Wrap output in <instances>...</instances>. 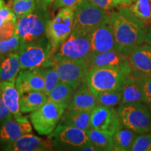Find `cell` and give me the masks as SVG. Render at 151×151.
<instances>
[{
    "label": "cell",
    "instance_id": "31",
    "mask_svg": "<svg viewBox=\"0 0 151 151\" xmlns=\"http://www.w3.org/2000/svg\"><path fill=\"white\" fill-rule=\"evenodd\" d=\"M36 6L35 0H14L12 11L17 18H20L32 13Z\"/></svg>",
    "mask_w": 151,
    "mask_h": 151
},
{
    "label": "cell",
    "instance_id": "36",
    "mask_svg": "<svg viewBox=\"0 0 151 151\" xmlns=\"http://www.w3.org/2000/svg\"><path fill=\"white\" fill-rule=\"evenodd\" d=\"M90 1L106 11L118 6L115 0H90Z\"/></svg>",
    "mask_w": 151,
    "mask_h": 151
},
{
    "label": "cell",
    "instance_id": "35",
    "mask_svg": "<svg viewBox=\"0 0 151 151\" xmlns=\"http://www.w3.org/2000/svg\"><path fill=\"white\" fill-rule=\"evenodd\" d=\"M13 115L9 111L6 106L4 102L2 97H1V93H0V120L4 122L7 119L11 118Z\"/></svg>",
    "mask_w": 151,
    "mask_h": 151
},
{
    "label": "cell",
    "instance_id": "20",
    "mask_svg": "<svg viewBox=\"0 0 151 151\" xmlns=\"http://www.w3.org/2000/svg\"><path fill=\"white\" fill-rule=\"evenodd\" d=\"M91 111L68 110L62 115L59 123L87 131L91 128Z\"/></svg>",
    "mask_w": 151,
    "mask_h": 151
},
{
    "label": "cell",
    "instance_id": "21",
    "mask_svg": "<svg viewBox=\"0 0 151 151\" xmlns=\"http://www.w3.org/2000/svg\"><path fill=\"white\" fill-rule=\"evenodd\" d=\"M0 93L4 102L13 116L22 114L20 110V94L15 83H0Z\"/></svg>",
    "mask_w": 151,
    "mask_h": 151
},
{
    "label": "cell",
    "instance_id": "11",
    "mask_svg": "<svg viewBox=\"0 0 151 151\" xmlns=\"http://www.w3.org/2000/svg\"><path fill=\"white\" fill-rule=\"evenodd\" d=\"M52 67L58 71L60 81L70 85L75 89L84 82L90 70L86 60H53Z\"/></svg>",
    "mask_w": 151,
    "mask_h": 151
},
{
    "label": "cell",
    "instance_id": "23",
    "mask_svg": "<svg viewBox=\"0 0 151 151\" xmlns=\"http://www.w3.org/2000/svg\"><path fill=\"white\" fill-rule=\"evenodd\" d=\"M20 71V64L18 53H9L0 64V83H15Z\"/></svg>",
    "mask_w": 151,
    "mask_h": 151
},
{
    "label": "cell",
    "instance_id": "22",
    "mask_svg": "<svg viewBox=\"0 0 151 151\" xmlns=\"http://www.w3.org/2000/svg\"><path fill=\"white\" fill-rule=\"evenodd\" d=\"M122 102H143L144 103L142 78L136 76L129 77L122 89Z\"/></svg>",
    "mask_w": 151,
    "mask_h": 151
},
{
    "label": "cell",
    "instance_id": "1",
    "mask_svg": "<svg viewBox=\"0 0 151 151\" xmlns=\"http://www.w3.org/2000/svg\"><path fill=\"white\" fill-rule=\"evenodd\" d=\"M109 16L116 39V50L128 57L144 42L148 25L129 7L121 6Z\"/></svg>",
    "mask_w": 151,
    "mask_h": 151
},
{
    "label": "cell",
    "instance_id": "28",
    "mask_svg": "<svg viewBox=\"0 0 151 151\" xmlns=\"http://www.w3.org/2000/svg\"><path fill=\"white\" fill-rule=\"evenodd\" d=\"M129 9L147 25L151 23V0H137Z\"/></svg>",
    "mask_w": 151,
    "mask_h": 151
},
{
    "label": "cell",
    "instance_id": "10",
    "mask_svg": "<svg viewBox=\"0 0 151 151\" xmlns=\"http://www.w3.org/2000/svg\"><path fill=\"white\" fill-rule=\"evenodd\" d=\"M49 139L58 148H69L82 150L90 142L86 131L79 128L59 124L52 133L48 135Z\"/></svg>",
    "mask_w": 151,
    "mask_h": 151
},
{
    "label": "cell",
    "instance_id": "15",
    "mask_svg": "<svg viewBox=\"0 0 151 151\" xmlns=\"http://www.w3.org/2000/svg\"><path fill=\"white\" fill-rule=\"evenodd\" d=\"M132 76L146 78L151 76V46L144 43L138 46L128 56Z\"/></svg>",
    "mask_w": 151,
    "mask_h": 151
},
{
    "label": "cell",
    "instance_id": "24",
    "mask_svg": "<svg viewBox=\"0 0 151 151\" xmlns=\"http://www.w3.org/2000/svg\"><path fill=\"white\" fill-rule=\"evenodd\" d=\"M48 100V96L42 91L26 92L20 95V110L22 113L33 112Z\"/></svg>",
    "mask_w": 151,
    "mask_h": 151
},
{
    "label": "cell",
    "instance_id": "37",
    "mask_svg": "<svg viewBox=\"0 0 151 151\" xmlns=\"http://www.w3.org/2000/svg\"><path fill=\"white\" fill-rule=\"evenodd\" d=\"M80 0H55L54 5L55 8L60 9L72 6L76 4Z\"/></svg>",
    "mask_w": 151,
    "mask_h": 151
},
{
    "label": "cell",
    "instance_id": "17",
    "mask_svg": "<svg viewBox=\"0 0 151 151\" xmlns=\"http://www.w3.org/2000/svg\"><path fill=\"white\" fill-rule=\"evenodd\" d=\"M44 85V78L39 69H21L16 79V86L20 95L26 92H43Z\"/></svg>",
    "mask_w": 151,
    "mask_h": 151
},
{
    "label": "cell",
    "instance_id": "27",
    "mask_svg": "<svg viewBox=\"0 0 151 151\" xmlns=\"http://www.w3.org/2000/svg\"><path fill=\"white\" fill-rule=\"evenodd\" d=\"M90 142L96 147L97 150H114L113 137L105 132L90 128L86 131Z\"/></svg>",
    "mask_w": 151,
    "mask_h": 151
},
{
    "label": "cell",
    "instance_id": "26",
    "mask_svg": "<svg viewBox=\"0 0 151 151\" xmlns=\"http://www.w3.org/2000/svg\"><path fill=\"white\" fill-rule=\"evenodd\" d=\"M138 134L125 127H122L113 134L114 150L130 151L138 137Z\"/></svg>",
    "mask_w": 151,
    "mask_h": 151
},
{
    "label": "cell",
    "instance_id": "43",
    "mask_svg": "<svg viewBox=\"0 0 151 151\" xmlns=\"http://www.w3.org/2000/svg\"><path fill=\"white\" fill-rule=\"evenodd\" d=\"M1 55V52H0V55Z\"/></svg>",
    "mask_w": 151,
    "mask_h": 151
},
{
    "label": "cell",
    "instance_id": "19",
    "mask_svg": "<svg viewBox=\"0 0 151 151\" xmlns=\"http://www.w3.org/2000/svg\"><path fill=\"white\" fill-rule=\"evenodd\" d=\"M97 106V99L89 86L83 82L78 88L71 98L68 110L92 111Z\"/></svg>",
    "mask_w": 151,
    "mask_h": 151
},
{
    "label": "cell",
    "instance_id": "33",
    "mask_svg": "<svg viewBox=\"0 0 151 151\" xmlns=\"http://www.w3.org/2000/svg\"><path fill=\"white\" fill-rule=\"evenodd\" d=\"M142 86L144 104H146L151 110V76L142 78Z\"/></svg>",
    "mask_w": 151,
    "mask_h": 151
},
{
    "label": "cell",
    "instance_id": "3",
    "mask_svg": "<svg viewBox=\"0 0 151 151\" xmlns=\"http://www.w3.org/2000/svg\"><path fill=\"white\" fill-rule=\"evenodd\" d=\"M129 78L116 68L93 67L88 71L84 82L96 97L100 92L122 90Z\"/></svg>",
    "mask_w": 151,
    "mask_h": 151
},
{
    "label": "cell",
    "instance_id": "42",
    "mask_svg": "<svg viewBox=\"0 0 151 151\" xmlns=\"http://www.w3.org/2000/svg\"><path fill=\"white\" fill-rule=\"evenodd\" d=\"M133 1H137V0H133Z\"/></svg>",
    "mask_w": 151,
    "mask_h": 151
},
{
    "label": "cell",
    "instance_id": "39",
    "mask_svg": "<svg viewBox=\"0 0 151 151\" xmlns=\"http://www.w3.org/2000/svg\"><path fill=\"white\" fill-rule=\"evenodd\" d=\"M117 5L121 6L122 7H129L132 4L133 0H115Z\"/></svg>",
    "mask_w": 151,
    "mask_h": 151
},
{
    "label": "cell",
    "instance_id": "16",
    "mask_svg": "<svg viewBox=\"0 0 151 151\" xmlns=\"http://www.w3.org/2000/svg\"><path fill=\"white\" fill-rule=\"evenodd\" d=\"M32 130V124L27 117L22 114L12 116L4 122L0 130V139L11 143Z\"/></svg>",
    "mask_w": 151,
    "mask_h": 151
},
{
    "label": "cell",
    "instance_id": "9",
    "mask_svg": "<svg viewBox=\"0 0 151 151\" xmlns=\"http://www.w3.org/2000/svg\"><path fill=\"white\" fill-rule=\"evenodd\" d=\"M89 35L72 31L54 55L53 60H86L91 54Z\"/></svg>",
    "mask_w": 151,
    "mask_h": 151
},
{
    "label": "cell",
    "instance_id": "29",
    "mask_svg": "<svg viewBox=\"0 0 151 151\" xmlns=\"http://www.w3.org/2000/svg\"><path fill=\"white\" fill-rule=\"evenodd\" d=\"M43 78H44V89L43 92L47 96L53 90V88L60 81L59 74L53 67L39 68Z\"/></svg>",
    "mask_w": 151,
    "mask_h": 151
},
{
    "label": "cell",
    "instance_id": "41",
    "mask_svg": "<svg viewBox=\"0 0 151 151\" xmlns=\"http://www.w3.org/2000/svg\"><path fill=\"white\" fill-rule=\"evenodd\" d=\"M4 6V0H0V10Z\"/></svg>",
    "mask_w": 151,
    "mask_h": 151
},
{
    "label": "cell",
    "instance_id": "14",
    "mask_svg": "<svg viewBox=\"0 0 151 151\" xmlns=\"http://www.w3.org/2000/svg\"><path fill=\"white\" fill-rule=\"evenodd\" d=\"M89 35L91 54L116 50V39L110 16L90 32Z\"/></svg>",
    "mask_w": 151,
    "mask_h": 151
},
{
    "label": "cell",
    "instance_id": "13",
    "mask_svg": "<svg viewBox=\"0 0 151 151\" xmlns=\"http://www.w3.org/2000/svg\"><path fill=\"white\" fill-rule=\"evenodd\" d=\"M89 69L93 67H108L118 69L127 76H132V70L128 57L117 50L91 54L86 60Z\"/></svg>",
    "mask_w": 151,
    "mask_h": 151
},
{
    "label": "cell",
    "instance_id": "6",
    "mask_svg": "<svg viewBox=\"0 0 151 151\" xmlns=\"http://www.w3.org/2000/svg\"><path fill=\"white\" fill-rule=\"evenodd\" d=\"M117 111L124 127L139 135L151 132V110L146 104H121Z\"/></svg>",
    "mask_w": 151,
    "mask_h": 151
},
{
    "label": "cell",
    "instance_id": "40",
    "mask_svg": "<svg viewBox=\"0 0 151 151\" xmlns=\"http://www.w3.org/2000/svg\"><path fill=\"white\" fill-rule=\"evenodd\" d=\"M144 42L151 46V23L148 26V30L145 37Z\"/></svg>",
    "mask_w": 151,
    "mask_h": 151
},
{
    "label": "cell",
    "instance_id": "32",
    "mask_svg": "<svg viewBox=\"0 0 151 151\" xmlns=\"http://www.w3.org/2000/svg\"><path fill=\"white\" fill-rule=\"evenodd\" d=\"M132 151H151V132L138 135Z\"/></svg>",
    "mask_w": 151,
    "mask_h": 151
},
{
    "label": "cell",
    "instance_id": "4",
    "mask_svg": "<svg viewBox=\"0 0 151 151\" xmlns=\"http://www.w3.org/2000/svg\"><path fill=\"white\" fill-rule=\"evenodd\" d=\"M109 16L106 10L90 0H80L76 5L72 31L89 35Z\"/></svg>",
    "mask_w": 151,
    "mask_h": 151
},
{
    "label": "cell",
    "instance_id": "30",
    "mask_svg": "<svg viewBox=\"0 0 151 151\" xmlns=\"http://www.w3.org/2000/svg\"><path fill=\"white\" fill-rule=\"evenodd\" d=\"M97 105L114 107L122 102V90L102 92L96 95Z\"/></svg>",
    "mask_w": 151,
    "mask_h": 151
},
{
    "label": "cell",
    "instance_id": "38",
    "mask_svg": "<svg viewBox=\"0 0 151 151\" xmlns=\"http://www.w3.org/2000/svg\"><path fill=\"white\" fill-rule=\"evenodd\" d=\"M55 0H35L36 4L39 8L46 9V6L53 2Z\"/></svg>",
    "mask_w": 151,
    "mask_h": 151
},
{
    "label": "cell",
    "instance_id": "7",
    "mask_svg": "<svg viewBox=\"0 0 151 151\" xmlns=\"http://www.w3.org/2000/svg\"><path fill=\"white\" fill-rule=\"evenodd\" d=\"M49 20V14L46 9L39 7L30 14L18 18L17 32L21 44L32 42L43 37Z\"/></svg>",
    "mask_w": 151,
    "mask_h": 151
},
{
    "label": "cell",
    "instance_id": "8",
    "mask_svg": "<svg viewBox=\"0 0 151 151\" xmlns=\"http://www.w3.org/2000/svg\"><path fill=\"white\" fill-rule=\"evenodd\" d=\"M67 109L64 106L48 101L29 115L31 123L39 134L49 135L55 129Z\"/></svg>",
    "mask_w": 151,
    "mask_h": 151
},
{
    "label": "cell",
    "instance_id": "5",
    "mask_svg": "<svg viewBox=\"0 0 151 151\" xmlns=\"http://www.w3.org/2000/svg\"><path fill=\"white\" fill-rule=\"evenodd\" d=\"M76 5L62 8L47 24L45 35L50 43L53 55L72 32Z\"/></svg>",
    "mask_w": 151,
    "mask_h": 151
},
{
    "label": "cell",
    "instance_id": "34",
    "mask_svg": "<svg viewBox=\"0 0 151 151\" xmlns=\"http://www.w3.org/2000/svg\"><path fill=\"white\" fill-rule=\"evenodd\" d=\"M13 18H17L14 11L7 6H4L0 10V28L8 20Z\"/></svg>",
    "mask_w": 151,
    "mask_h": 151
},
{
    "label": "cell",
    "instance_id": "18",
    "mask_svg": "<svg viewBox=\"0 0 151 151\" xmlns=\"http://www.w3.org/2000/svg\"><path fill=\"white\" fill-rule=\"evenodd\" d=\"M53 143L50 139H44L37 136L26 134L17 140L9 143L6 150L12 151H43L53 148Z\"/></svg>",
    "mask_w": 151,
    "mask_h": 151
},
{
    "label": "cell",
    "instance_id": "12",
    "mask_svg": "<svg viewBox=\"0 0 151 151\" xmlns=\"http://www.w3.org/2000/svg\"><path fill=\"white\" fill-rule=\"evenodd\" d=\"M91 128L113 136L123 127L118 111L114 107L97 105L91 111Z\"/></svg>",
    "mask_w": 151,
    "mask_h": 151
},
{
    "label": "cell",
    "instance_id": "25",
    "mask_svg": "<svg viewBox=\"0 0 151 151\" xmlns=\"http://www.w3.org/2000/svg\"><path fill=\"white\" fill-rule=\"evenodd\" d=\"M76 90L70 85L60 81L48 95V100L64 106L67 109Z\"/></svg>",
    "mask_w": 151,
    "mask_h": 151
},
{
    "label": "cell",
    "instance_id": "2",
    "mask_svg": "<svg viewBox=\"0 0 151 151\" xmlns=\"http://www.w3.org/2000/svg\"><path fill=\"white\" fill-rule=\"evenodd\" d=\"M21 69L52 67L54 55L46 36L32 42L22 43L18 50Z\"/></svg>",
    "mask_w": 151,
    "mask_h": 151
}]
</instances>
